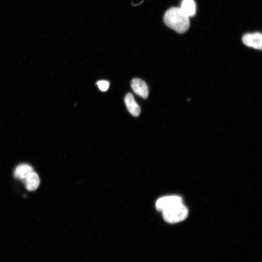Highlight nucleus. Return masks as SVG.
Listing matches in <instances>:
<instances>
[{"mask_svg":"<svg viewBox=\"0 0 262 262\" xmlns=\"http://www.w3.org/2000/svg\"><path fill=\"white\" fill-rule=\"evenodd\" d=\"M164 20L168 27L180 33H185L190 27L189 17L185 15L180 8L169 9L164 14Z\"/></svg>","mask_w":262,"mask_h":262,"instance_id":"nucleus-1","label":"nucleus"},{"mask_svg":"<svg viewBox=\"0 0 262 262\" xmlns=\"http://www.w3.org/2000/svg\"><path fill=\"white\" fill-rule=\"evenodd\" d=\"M188 215V210L182 203L177 204L163 212L164 220L171 224L176 223L185 219Z\"/></svg>","mask_w":262,"mask_h":262,"instance_id":"nucleus-2","label":"nucleus"},{"mask_svg":"<svg viewBox=\"0 0 262 262\" xmlns=\"http://www.w3.org/2000/svg\"><path fill=\"white\" fill-rule=\"evenodd\" d=\"M182 203V199L180 196H166L158 199L156 203V207L158 211L163 212L177 204Z\"/></svg>","mask_w":262,"mask_h":262,"instance_id":"nucleus-3","label":"nucleus"},{"mask_svg":"<svg viewBox=\"0 0 262 262\" xmlns=\"http://www.w3.org/2000/svg\"><path fill=\"white\" fill-rule=\"evenodd\" d=\"M242 41L248 47L262 49V34L260 33L246 34L243 36Z\"/></svg>","mask_w":262,"mask_h":262,"instance_id":"nucleus-4","label":"nucleus"},{"mask_svg":"<svg viewBox=\"0 0 262 262\" xmlns=\"http://www.w3.org/2000/svg\"><path fill=\"white\" fill-rule=\"evenodd\" d=\"M131 88L137 95L144 98H147L148 96V88L147 83L142 80L138 78L132 79L131 82Z\"/></svg>","mask_w":262,"mask_h":262,"instance_id":"nucleus-5","label":"nucleus"},{"mask_svg":"<svg viewBox=\"0 0 262 262\" xmlns=\"http://www.w3.org/2000/svg\"><path fill=\"white\" fill-rule=\"evenodd\" d=\"M22 181L26 188L30 191L35 190L40 184L39 177L34 171L29 173Z\"/></svg>","mask_w":262,"mask_h":262,"instance_id":"nucleus-6","label":"nucleus"},{"mask_svg":"<svg viewBox=\"0 0 262 262\" xmlns=\"http://www.w3.org/2000/svg\"><path fill=\"white\" fill-rule=\"evenodd\" d=\"M124 101L129 112L131 115L134 116H138L140 115L141 112L140 107L131 93H129L126 95Z\"/></svg>","mask_w":262,"mask_h":262,"instance_id":"nucleus-7","label":"nucleus"},{"mask_svg":"<svg viewBox=\"0 0 262 262\" xmlns=\"http://www.w3.org/2000/svg\"><path fill=\"white\" fill-rule=\"evenodd\" d=\"M33 170L31 166L28 164H21L18 165L15 170V178L22 180L29 173Z\"/></svg>","mask_w":262,"mask_h":262,"instance_id":"nucleus-8","label":"nucleus"},{"mask_svg":"<svg viewBox=\"0 0 262 262\" xmlns=\"http://www.w3.org/2000/svg\"><path fill=\"white\" fill-rule=\"evenodd\" d=\"M180 8L189 17L194 16L196 13V4L194 0H183Z\"/></svg>","mask_w":262,"mask_h":262,"instance_id":"nucleus-9","label":"nucleus"},{"mask_svg":"<svg viewBox=\"0 0 262 262\" xmlns=\"http://www.w3.org/2000/svg\"><path fill=\"white\" fill-rule=\"evenodd\" d=\"M99 89L102 91H106L109 86V82L106 81H99L97 83Z\"/></svg>","mask_w":262,"mask_h":262,"instance_id":"nucleus-10","label":"nucleus"}]
</instances>
